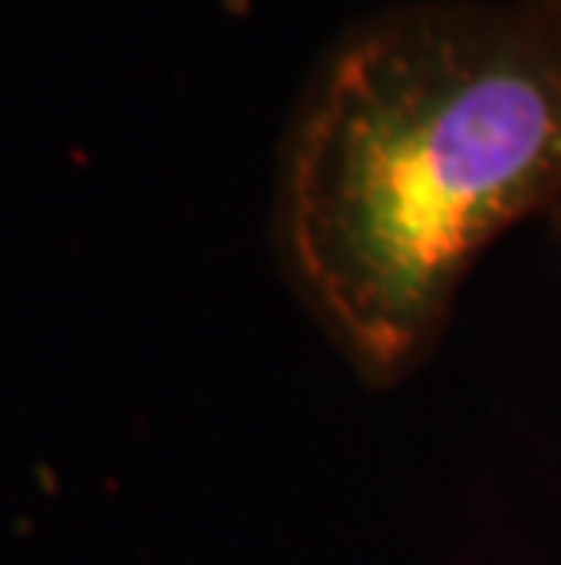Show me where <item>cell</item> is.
Wrapping results in <instances>:
<instances>
[{
  "instance_id": "7a4b0ae2",
  "label": "cell",
  "mask_w": 561,
  "mask_h": 565,
  "mask_svg": "<svg viewBox=\"0 0 561 565\" xmlns=\"http://www.w3.org/2000/svg\"><path fill=\"white\" fill-rule=\"evenodd\" d=\"M547 223H551V231H554V237H558V245H561V194L554 198V204H551V212H547Z\"/></svg>"
},
{
  "instance_id": "6da1fadb",
  "label": "cell",
  "mask_w": 561,
  "mask_h": 565,
  "mask_svg": "<svg viewBox=\"0 0 561 565\" xmlns=\"http://www.w3.org/2000/svg\"><path fill=\"white\" fill-rule=\"evenodd\" d=\"M561 194V0H401L354 22L281 147L273 234L328 340L412 376L485 248Z\"/></svg>"
}]
</instances>
